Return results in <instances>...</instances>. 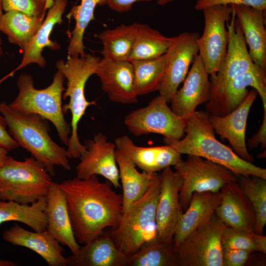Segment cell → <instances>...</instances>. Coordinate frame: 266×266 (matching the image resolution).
I'll return each instance as SVG.
<instances>
[{
	"instance_id": "1",
	"label": "cell",
	"mask_w": 266,
	"mask_h": 266,
	"mask_svg": "<svg viewBox=\"0 0 266 266\" xmlns=\"http://www.w3.org/2000/svg\"><path fill=\"white\" fill-rule=\"evenodd\" d=\"M66 200L71 227L77 241L86 244L103 233L116 228L123 216L122 195L108 181L97 175L87 179L76 177L58 183Z\"/></svg>"
},
{
	"instance_id": "2",
	"label": "cell",
	"mask_w": 266,
	"mask_h": 266,
	"mask_svg": "<svg viewBox=\"0 0 266 266\" xmlns=\"http://www.w3.org/2000/svg\"><path fill=\"white\" fill-rule=\"evenodd\" d=\"M209 113L195 111L187 119L185 135L180 139L164 137L166 145L181 154L200 157L222 165L236 175L257 176L266 179V169L241 159L229 146L215 137Z\"/></svg>"
},
{
	"instance_id": "3",
	"label": "cell",
	"mask_w": 266,
	"mask_h": 266,
	"mask_svg": "<svg viewBox=\"0 0 266 266\" xmlns=\"http://www.w3.org/2000/svg\"><path fill=\"white\" fill-rule=\"evenodd\" d=\"M0 113L4 117L9 134L21 147L44 165L51 176L55 166L71 169L66 149L50 137L48 121L35 113H23L11 108L5 101L0 102Z\"/></svg>"
},
{
	"instance_id": "4",
	"label": "cell",
	"mask_w": 266,
	"mask_h": 266,
	"mask_svg": "<svg viewBox=\"0 0 266 266\" xmlns=\"http://www.w3.org/2000/svg\"><path fill=\"white\" fill-rule=\"evenodd\" d=\"M100 59L86 54L83 57H67L66 61L59 60L55 64L57 69L63 74L67 81L63 98L65 100L68 98L69 102L64 104L62 109L64 114L70 111L71 115V133L66 148L70 159H79L86 150L85 146L79 139L78 126L87 108L97 105L95 101L87 100L85 88L88 79L95 74Z\"/></svg>"
},
{
	"instance_id": "5",
	"label": "cell",
	"mask_w": 266,
	"mask_h": 266,
	"mask_svg": "<svg viewBox=\"0 0 266 266\" xmlns=\"http://www.w3.org/2000/svg\"><path fill=\"white\" fill-rule=\"evenodd\" d=\"M65 80L63 74L57 70L48 87L37 89L34 87L32 76L22 73L16 83L19 90L18 95L9 105L17 111L27 114L35 113L51 122L61 141L67 146L71 128L65 119L62 109Z\"/></svg>"
},
{
	"instance_id": "6",
	"label": "cell",
	"mask_w": 266,
	"mask_h": 266,
	"mask_svg": "<svg viewBox=\"0 0 266 266\" xmlns=\"http://www.w3.org/2000/svg\"><path fill=\"white\" fill-rule=\"evenodd\" d=\"M160 182L158 173L144 194L130 205L118 226L109 233L118 249L128 256L145 243L156 239V211Z\"/></svg>"
},
{
	"instance_id": "7",
	"label": "cell",
	"mask_w": 266,
	"mask_h": 266,
	"mask_svg": "<svg viewBox=\"0 0 266 266\" xmlns=\"http://www.w3.org/2000/svg\"><path fill=\"white\" fill-rule=\"evenodd\" d=\"M53 182L44 165L33 157L21 161L8 156L0 167V199L31 204L46 197Z\"/></svg>"
},
{
	"instance_id": "8",
	"label": "cell",
	"mask_w": 266,
	"mask_h": 266,
	"mask_svg": "<svg viewBox=\"0 0 266 266\" xmlns=\"http://www.w3.org/2000/svg\"><path fill=\"white\" fill-rule=\"evenodd\" d=\"M174 167L182 177L179 200L183 212L194 193L219 192L226 184L237 181V175L225 166L197 156L188 155Z\"/></svg>"
},
{
	"instance_id": "9",
	"label": "cell",
	"mask_w": 266,
	"mask_h": 266,
	"mask_svg": "<svg viewBox=\"0 0 266 266\" xmlns=\"http://www.w3.org/2000/svg\"><path fill=\"white\" fill-rule=\"evenodd\" d=\"M167 103L159 95L145 107L130 112L124 120L129 131L135 136L157 133L172 139H181L185 135L187 120L174 113Z\"/></svg>"
},
{
	"instance_id": "10",
	"label": "cell",
	"mask_w": 266,
	"mask_h": 266,
	"mask_svg": "<svg viewBox=\"0 0 266 266\" xmlns=\"http://www.w3.org/2000/svg\"><path fill=\"white\" fill-rule=\"evenodd\" d=\"M226 226L214 214L175 249L179 266H223L221 238Z\"/></svg>"
},
{
	"instance_id": "11",
	"label": "cell",
	"mask_w": 266,
	"mask_h": 266,
	"mask_svg": "<svg viewBox=\"0 0 266 266\" xmlns=\"http://www.w3.org/2000/svg\"><path fill=\"white\" fill-rule=\"evenodd\" d=\"M204 29L197 44L200 56L209 75L214 76L226 54L229 41L227 23L231 19V5H220L203 9Z\"/></svg>"
},
{
	"instance_id": "12",
	"label": "cell",
	"mask_w": 266,
	"mask_h": 266,
	"mask_svg": "<svg viewBox=\"0 0 266 266\" xmlns=\"http://www.w3.org/2000/svg\"><path fill=\"white\" fill-rule=\"evenodd\" d=\"M227 23L229 41L225 56L214 76H211L210 98L206 110L219 98L226 87L239 74L260 68L251 60L240 26L233 12Z\"/></svg>"
},
{
	"instance_id": "13",
	"label": "cell",
	"mask_w": 266,
	"mask_h": 266,
	"mask_svg": "<svg viewBox=\"0 0 266 266\" xmlns=\"http://www.w3.org/2000/svg\"><path fill=\"white\" fill-rule=\"evenodd\" d=\"M199 36L197 33H182L174 36L165 54V74L159 91L167 102H171L184 80L191 64L199 53L197 40Z\"/></svg>"
},
{
	"instance_id": "14",
	"label": "cell",
	"mask_w": 266,
	"mask_h": 266,
	"mask_svg": "<svg viewBox=\"0 0 266 266\" xmlns=\"http://www.w3.org/2000/svg\"><path fill=\"white\" fill-rule=\"evenodd\" d=\"M160 191L156 211L157 241H173V236L183 210L179 200L182 177L171 166L160 173Z\"/></svg>"
},
{
	"instance_id": "15",
	"label": "cell",
	"mask_w": 266,
	"mask_h": 266,
	"mask_svg": "<svg viewBox=\"0 0 266 266\" xmlns=\"http://www.w3.org/2000/svg\"><path fill=\"white\" fill-rule=\"evenodd\" d=\"M83 145L86 150L80 155V162L75 167L76 177L87 179L100 175L115 188L120 187L115 143L108 141L105 134L99 133L92 139L84 140Z\"/></svg>"
},
{
	"instance_id": "16",
	"label": "cell",
	"mask_w": 266,
	"mask_h": 266,
	"mask_svg": "<svg viewBox=\"0 0 266 266\" xmlns=\"http://www.w3.org/2000/svg\"><path fill=\"white\" fill-rule=\"evenodd\" d=\"M258 95V92L253 88L239 106L230 113L222 116L209 114L208 117L215 132L222 139L228 141L238 156L250 163L254 159L247 147L246 128L249 111Z\"/></svg>"
},
{
	"instance_id": "17",
	"label": "cell",
	"mask_w": 266,
	"mask_h": 266,
	"mask_svg": "<svg viewBox=\"0 0 266 266\" xmlns=\"http://www.w3.org/2000/svg\"><path fill=\"white\" fill-rule=\"evenodd\" d=\"M183 85L178 89L171 101V109L177 115L187 120L200 104L210 98L209 74L199 54L192 63Z\"/></svg>"
},
{
	"instance_id": "18",
	"label": "cell",
	"mask_w": 266,
	"mask_h": 266,
	"mask_svg": "<svg viewBox=\"0 0 266 266\" xmlns=\"http://www.w3.org/2000/svg\"><path fill=\"white\" fill-rule=\"evenodd\" d=\"M95 74L99 77L102 90L111 101L127 104L138 102L131 62L102 58L98 63Z\"/></svg>"
},
{
	"instance_id": "19",
	"label": "cell",
	"mask_w": 266,
	"mask_h": 266,
	"mask_svg": "<svg viewBox=\"0 0 266 266\" xmlns=\"http://www.w3.org/2000/svg\"><path fill=\"white\" fill-rule=\"evenodd\" d=\"M67 4V0H54L37 32L23 49L21 63L15 69L0 79V84L7 78L13 76L17 71L31 64H35L42 68L45 67L46 62L42 55L43 49L48 47L54 51L61 48L56 41L50 39V35L54 27L63 22V15Z\"/></svg>"
},
{
	"instance_id": "20",
	"label": "cell",
	"mask_w": 266,
	"mask_h": 266,
	"mask_svg": "<svg viewBox=\"0 0 266 266\" xmlns=\"http://www.w3.org/2000/svg\"><path fill=\"white\" fill-rule=\"evenodd\" d=\"M116 150L127 157L143 171L155 173L174 166L181 159V154L169 145L153 147L136 145L127 135L115 139Z\"/></svg>"
},
{
	"instance_id": "21",
	"label": "cell",
	"mask_w": 266,
	"mask_h": 266,
	"mask_svg": "<svg viewBox=\"0 0 266 266\" xmlns=\"http://www.w3.org/2000/svg\"><path fill=\"white\" fill-rule=\"evenodd\" d=\"M252 87L260 95L266 109V72L260 68L241 73L226 87L216 102L206 111L210 114L224 116L234 110L242 102Z\"/></svg>"
},
{
	"instance_id": "22",
	"label": "cell",
	"mask_w": 266,
	"mask_h": 266,
	"mask_svg": "<svg viewBox=\"0 0 266 266\" xmlns=\"http://www.w3.org/2000/svg\"><path fill=\"white\" fill-rule=\"evenodd\" d=\"M220 192L221 202L215 214L226 226L254 232L255 212L237 181L226 184Z\"/></svg>"
},
{
	"instance_id": "23",
	"label": "cell",
	"mask_w": 266,
	"mask_h": 266,
	"mask_svg": "<svg viewBox=\"0 0 266 266\" xmlns=\"http://www.w3.org/2000/svg\"><path fill=\"white\" fill-rule=\"evenodd\" d=\"M2 239L12 245L32 250L49 266H67V258L62 254L65 249L47 230L31 232L15 224L3 232Z\"/></svg>"
},
{
	"instance_id": "24",
	"label": "cell",
	"mask_w": 266,
	"mask_h": 266,
	"mask_svg": "<svg viewBox=\"0 0 266 266\" xmlns=\"http://www.w3.org/2000/svg\"><path fill=\"white\" fill-rule=\"evenodd\" d=\"M242 30L253 62L266 72V10L231 5Z\"/></svg>"
},
{
	"instance_id": "25",
	"label": "cell",
	"mask_w": 266,
	"mask_h": 266,
	"mask_svg": "<svg viewBox=\"0 0 266 266\" xmlns=\"http://www.w3.org/2000/svg\"><path fill=\"white\" fill-rule=\"evenodd\" d=\"M45 212L46 230L61 244L66 246L72 254H76L80 246L73 233L65 195L57 183H52L46 196Z\"/></svg>"
},
{
	"instance_id": "26",
	"label": "cell",
	"mask_w": 266,
	"mask_h": 266,
	"mask_svg": "<svg viewBox=\"0 0 266 266\" xmlns=\"http://www.w3.org/2000/svg\"><path fill=\"white\" fill-rule=\"evenodd\" d=\"M221 200L220 191L195 192L193 194L187 208L180 217L173 236L175 249L189 235L210 219Z\"/></svg>"
},
{
	"instance_id": "27",
	"label": "cell",
	"mask_w": 266,
	"mask_h": 266,
	"mask_svg": "<svg viewBox=\"0 0 266 266\" xmlns=\"http://www.w3.org/2000/svg\"><path fill=\"white\" fill-rule=\"evenodd\" d=\"M66 258L69 266H128V261L110 233H103Z\"/></svg>"
},
{
	"instance_id": "28",
	"label": "cell",
	"mask_w": 266,
	"mask_h": 266,
	"mask_svg": "<svg viewBox=\"0 0 266 266\" xmlns=\"http://www.w3.org/2000/svg\"><path fill=\"white\" fill-rule=\"evenodd\" d=\"M115 158L123 189V213L133 202L144 194L158 173L138 171L135 166L117 150Z\"/></svg>"
},
{
	"instance_id": "29",
	"label": "cell",
	"mask_w": 266,
	"mask_h": 266,
	"mask_svg": "<svg viewBox=\"0 0 266 266\" xmlns=\"http://www.w3.org/2000/svg\"><path fill=\"white\" fill-rule=\"evenodd\" d=\"M46 196L31 204H22L12 200H0V225L4 222L17 221L35 232L46 230L45 212Z\"/></svg>"
},
{
	"instance_id": "30",
	"label": "cell",
	"mask_w": 266,
	"mask_h": 266,
	"mask_svg": "<svg viewBox=\"0 0 266 266\" xmlns=\"http://www.w3.org/2000/svg\"><path fill=\"white\" fill-rule=\"evenodd\" d=\"M45 17H38L17 11H7L0 19V32L10 43L22 50L35 35Z\"/></svg>"
},
{
	"instance_id": "31",
	"label": "cell",
	"mask_w": 266,
	"mask_h": 266,
	"mask_svg": "<svg viewBox=\"0 0 266 266\" xmlns=\"http://www.w3.org/2000/svg\"><path fill=\"white\" fill-rule=\"evenodd\" d=\"M135 35L134 23L131 25L121 24L100 33L98 37L102 44V58L117 61H130Z\"/></svg>"
},
{
	"instance_id": "32",
	"label": "cell",
	"mask_w": 266,
	"mask_h": 266,
	"mask_svg": "<svg viewBox=\"0 0 266 266\" xmlns=\"http://www.w3.org/2000/svg\"><path fill=\"white\" fill-rule=\"evenodd\" d=\"M135 35L130 61L148 60L164 55L174 36L167 37L147 24L134 23Z\"/></svg>"
},
{
	"instance_id": "33",
	"label": "cell",
	"mask_w": 266,
	"mask_h": 266,
	"mask_svg": "<svg viewBox=\"0 0 266 266\" xmlns=\"http://www.w3.org/2000/svg\"><path fill=\"white\" fill-rule=\"evenodd\" d=\"M133 72L134 87L139 96L159 91L166 70L165 54L156 58L131 61Z\"/></svg>"
},
{
	"instance_id": "34",
	"label": "cell",
	"mask_w": 266,
	"mask_h": 266,
	"mask_svg": "<svg viewBox=\"0 0 266 266\" xmlns=\"http://www.w3.org/2000/svg\"><path fill=\"white\" fill-rule=\"evenodd\" d=\"M128 266H179V263L173 241L155 239L145 243L128 256Z\"/></svg>"
},
{
	"instance_id": "35",
	"label": "cell",
	"mask_w": 266,
	"mask_h": 266,
	"mask_svg": "<svg viewBox=\"0 0 266 266\" xmlns=\"http://www.w3.org/2000/svg\"><path fill=\"white\" fill-rule=\"evenodd\" d=\"M107 0H81L80 4L74 6L68 14L72 17L75 27L70 33L67 47L68 57H83L85 52L83 37L85 30L90 22L94 19V11L97 6L106 4Z\"/></svg>"
},
{
	"instance_id": "36",
	"label": "cell",
	"mask_w": 266,
	"mask_h": 266,
	"mask_svg": "<svg viewBox=\"0 0 266 266\" xmlns=\"http://www.w3.org/2000/svg\"><path fill=\"white\" fill-rule=\"evenodd\" d=\"M237 183L254 209V233L263 234L266 224V179L257 176H237Z\"/></svg>"
},
{
	"instance_id": "37",
	"label": "cell",
	"mask_w": 266,
	"mask_h": 266,
	"mask_svg": "<svg viewBox=\"0 0 266 266\" xmlns=\"http://www.w3.org/2000/svg\"><path fill=\"white\" fill-rule=\"evenodd\" d=\"M253 233L226 226L221 238L222 248L258 252L252 236Z\"/></svg>"
},
{
	"instance_id": "38",
	"label": "cell",
	"mask_w": 266,
	"mask_h": 266,
	"mask_svg": "<svg viewBox=\"0 0 266 266\" xmlns=\"http://www.w3.org/2000/svg\"><path fill=\"white\" fill-rule=\"evenodd\" d=\"M54 0H2L3 11H17L29 15L45 17Z\"/></svg>"
},
{
	"instance_id": "39",
	"label": "cell",
	"mask_w": 266,
	"mask_h": 266,
	"mask_svg": "<svg viewBox=\"0 0 266 266\" xmlns=\"http://www.w3.org/2000/svg\"><path fill=\"white\" fill-rule=\"evenodd\" d=\"M220 5H244L266 10V0H197L195 8L197 10H203L208 7Z\"/></svg>"
},
{
	"instance_id": "40",
	"label": "cell",
	"mask_w": 266,
	"mask_h": 266,
	"mask_svg": "<svg viewBox=\"0 0 266 266\" xmlns=\"http://www.w3.org/2000/svg\"><path fill=\"white\" fill-rule=\"evenodd\" d=\"M251 252L238 249L223 248V266H243L248 262Z\"/></svg>"
},
{
	"instance_id": "41",
	"label": "cell",
	"mask_w": 266,
	"mask_h": 266,
	"mask_svg": "<svg viewBox=\"0 0 266 266\" xmlns=\"http://www.w3.org/2000/svg\"><path fill=\"white\" fill-rule=\"evenodd\" d=\"M0 146L8 151L12 150L19 147L17 142L9 134L5 119L0 113Z\"/></svg>"
},
{
	"instance_id": "42",
	"label": "cell",
	"mask_w": 266,
	"mask_h": 266,
	"mask_svg": "<svg viewBox=\"0 0 266 266\" xmlns=\"http://www.w3.org/2000/svg\"><path fill=\"white\" fill-rule=\"evenodd\" d=\"M260 144L263 148L266 147V110H264L262 124L257 133L254 134L247 142V149L251 150Z\"/></svg>"
},
{
	"instance_id": "43",
	"label": "cell",
	"mask_w": 266,
	"mask_h": 266,
	"mask_svg": "<svg viewBox=\"0 0 266 266\" xmlns=\"http://www.w3.org/2000/svg\"><path fill=\"white\" fill-rule=\"evenodd\" d=\"M152 0H107L106 4L112 10L118 13L129 11L137 1H150Z\"/></svg>"
},
{
	"instance_id": "44",
	"label": "cell",
	"mask_w": 266,
	"mask_h": 266,
	"mask_svg": "<svg viewBox=\"0 0 266 266\" xmlns=\"http://www.w3.org/2000/svg\"><path fill=\"white\" fill-rule=\"evenodd\" d=\"M8 151L5 148L0 146V167L4 164L8 155Z\"/></svg>"
},
{
	"instance_id": "45",
	"label": "cell",
	"mask_w": 266,
	"mask_h": 266,
	"mask_svg": "<svg viewBox=\"0 0 266 266\" xmlns=\"http://www.w3.org/2000/svg\"><path fill=\"white\" fill-rule=\"evenodd\" d=\"M17 265L13 262L9 260L0 259V266H16Z\"/></svg>"
},
{
	"instance_id": "46",
	"label": "cell",
	"mask_w": 266,
	"mask_h": 266,
	"mask_svg": "<svg viewBox=\"0 0 266 266\" xmlns=\"http://www.w3.org/2000/svg\"><path fill=\"white\" fill-rule=\"evenodd\" d=\"M172 0H158L157 4L159 5H165Z\"/></svg>"
},
{
	"instance_id": "47",
	"label": "cell",
	"mask_w": 266,
	"mask_h": 266,
	"mask_svg": "<svg viewBox=\"0 0 266 266\" xmlns=\"http://www.w3.org/2000/svg\"><path fill=\"white\" fill-rule=\"evenodd\" d=\"M2 54H3V49H2V40H1L0 34V60L2 56Z\"/></svg>"
},
{
	"instance_id": "48",
	"label": "cell",
	"mask_w": 266,
	"mask_h": 266,
	"mask_svg": "<svg viewBox=\"0 0 266 266\" xmlns=\"http://www.w3.org/2000/svg\"><path fill=\"white\" fill-rule=\"evenodd\" d=\"M3 10L2 8V0H0V19L3 14Z\"/></svg>"
},
{
	"instance_id": "49",
	"label": "cell",
	"mask_w": 266,
	"mask_h": 266,
	"mask_svg": "<svg viewBox=\"0 0 266 266\" xmlns=\"http://www.w3.org/2000/svg\"></svg>"
}]
</instances>
